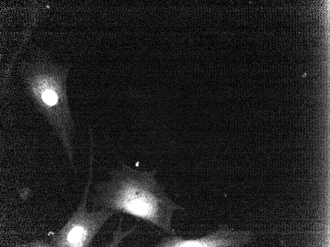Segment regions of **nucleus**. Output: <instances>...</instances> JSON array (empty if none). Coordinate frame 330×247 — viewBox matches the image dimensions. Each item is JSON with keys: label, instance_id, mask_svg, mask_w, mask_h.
Instances as JSON below:
<instances>
[{"label": "nucleus", "instance_id": "1", "mask_svg": "<svg viewBox=\"0 0 330 247\" xmlns=\"http://www.w3.org/2000/svg\"><path fill=\"white\" fill-rule=\"evenodd\" d=\"M157 172L141 171L121 162L110 172V179L94 185L93 209H106L142 219L174 235V212L184 208L175 202L155 177Z\"/></svg>", "mask_w": 330, "mask_h": 247}, {"label": "nucleus", "instance_id": "2", "mask_svg": "<svg viewBox=\"0 0 330 247\" xmlns=\"http://www.w3.org/2000/svg\"><path fill=\"white\" fill-rule=\"evenodd\" d=\"M90 162L89 178L80 204L66 224L52 237V247H89L102 227L116 214L103 208L88 210L87 199L92 171V161Z\"/></svg>", "mask_w": 330, "mask_h": 247}, {"label": "nucleus", "instance_id": "3", "mask_svg": "<svg viewBox=\"0 0 330 247\" xmlns=\"http://www.w3.org/2000/svg\"><path fill=\"white\" fill-rule=\"evenodd\" d=\"M236 235L225 231H218L196 239H186L171 235L155 245L160 247H215L233 245Z\"/></svg>", "mask_w": 330, "mask_h": 247}]
</instances>
